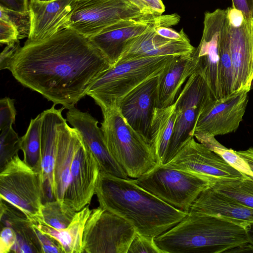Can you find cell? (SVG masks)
Segmentation results:
<instances>
[{
	"instance_id": "cell-11",
	"label": "cell",
	"mask_w": 253,
	"mask_h": 253,
	"mask_svg": "<svg viewBox=\"0 0 253 253\" xmlns=\"http://www.w3.org/2000/svg\"><path fill=\"white\" fill-rule=\"evenodd\" d=\"M180 19V17L177 13L143 15L121 20L104 28L89 39L112 67L119 61L131 40L155 27L174 26L179 23Z\"/></svg>"
},
{
	"instance_id": "cell-2",
	"label": "cell",
	"mask_w": 253,
	"mask_h": 253,
	"mask_svg": "<svg viewBox=\"0 0 253 253\" xmlns=\"http://www.w3.org/2000/svg\"><path fill=\"white\" fill-rule=\"evenodd\" d=\"M100 208L128 222L136 232L155 238L188 214L139 186L136 179L99 171L95 187Z\"/></svg>"
},
{
	"instance_id": "cell-44",
	"label": "cell",
	"mask_w": 253,
	"mask_h": 253,
	"mask_svg": "<svg viewBox=\"0 0 253 253\" xmlns=\"http://www.w3.org/2000/svg\"><path fill=\"white\" fill-rule=\"evenodd\" d=\"M30 0H0V6L19 12L29 10Z\"/></svg>"
},
{
	"instance_id": "cell-46",
	"label": "cell",
	"mask_w": 253,
	"mask_h": 253,
	"mask_svg": "<svg viewBox=\"0 0 253 253\" xmlns=\"http://www.w3.org/2000/svg\"><path fill=\"white\" fill-rule=\"evenodd\" d=\"M246 228L250 243L253 245V222L248 223Z\"/></svg>"
},
{
	"instance_id": "cell-7",
	"label": "cell",
	"mask_w": 253,
	"mask_h": 253,
	"mask_svg": "<svg viewBox=\"0 0 253 253\" xmlns=\"http://www.w3.org/2000/svg\"><path fill=\"white\" fill-rule=\"evenodd\" d=\"M136 183L170 205L188 212L203 191L211 186L207 179L158 165L135 179Z\"/></svg>"
},
{
	"instance_id": "cell-19",
	"label": "cell",
	"mask_w": 253,
	"mask_h": 253,
	"mask_svg": "<svg viewBox=\"0 0 253 253\" xmlns=\"http://www.w3.org/2000/svg\"><path fill=\"white\" fill-rule=\"evenodd\" d=\"M77 0H29L31 31L26 41L35 42L46 39L61 30Z\"/></svg>"
},
{
	"instance_id": "cell-39",
	"label": "cell",
	"mask_w": 253,
	"mask_h": 253,
	"mask_svg": "<svg viewBox=\"0 0 253 253\" xmlns=\"http://www.w3.org/2000/svg\"><path fill=\"white\" fill-rule=\"evenodd\" d=\"M19 40L8 44L0 54V69H8L14 56L20 48Z\"/></svg>"
},
{
	"instance_id": "cell-29",
	"label": "cell",
	"mask_w": 253,
	"mask_h": 253,
	"mask_svg": "<svg viewBox=\"0 0 253 253\" xmlns=\"http://www.w3.org/2000/svg\"><path fill=\"white\" fill-rule=\"evenodd\" d=\"M211 187L215 191L253 209V178L247 175L238 178L222 179Z\"/></svg>"
},
{
	"instance_id": "cell-16",
	"label": "cell",
	"mask_w": 253,
	"mask_h": 253,
	"mask_svg": "<svg viewBox=\"0 0 253 253\" xmlns=\"http://www.w3.org/2000/svg\"><path fill=\"white\" fill-rule=\"evenodd\" d=\"M99 171L95 158L80 134L72 162L64 203L77 211L89 205L95 194Z\"/></svg>"
},
{
	"instance_id": "cell-4",
	"label": "cell",
	"mask_w": 253,
	"mask_h": 253,
	"mask_svg": "<svg viewBox=\"0 0 253 253\" xmlns=\"http://www.w3.org/2000/svg\"><path fill=\"white\" fill-rule=\"evenodd\" d=\"M102 113L100 127L107 149L129 177L137 178L160 165L151 145L128 125L118 107Z\"/></svg>"
},
{
	"instance_id": "cell-38",
	"label": "cell",
	"mask_w": 253,
	"mask_h": 253,
	"mask_svg": "<svg viewBox=\"0 0 253 253\" xmlns=\"http://www.w3.org/2000/svg\"><path fill=\"white\" fill-rule=\"evenodd\" d=\"M40 243L42 253H62L63 250L59 243L54 239L43 233L33 226Z\"/></svg>"
},
{
	"instance_id": "cell-15",
	"label": "cell",
	"mask_w": 253,
	"mask_h": 253,
	"mask_svg": "<svg viewBox=\"0 0 253 253\" xmlns=\"http://www.w3.org/2000/svg\"><path fill=\"white\" fill-rule=\"evenodd\" d=\"M248 92L245 89L235 91L226 97L209 101L201 111L192 134L196 131H204L215 136L236 131L246 111Z\"/></svg>"
},
{
	"instance_id": "cell-33",
	"label": "cell",
	"mask_w": 253,
	"mask_h": 253,
	"mask_svg": "<svg viewBox=\"0 0 253 253\" xmlns=\"http://www.w3.org/2000/svg\"><path fill=\"white\" fill-rule=\"evenodd\" d=\"M21 137L12 126L1 130L0 134V170L21 150Z\"/></svg>"
},
{
	"instance_id": "cell-10",
	"label": "cell",
	"mask_w": 253,
	"mask_h": 253,
	"mask_svg": "<svg viewBox=\"0 0 253 253\" xmlns=\"http://www.w3.org/2000/svg\"><path fill=\"white\" fill-rule=\"evenodd\" d=\"M212 99L214 98L204 78L196 73L191 75L174 102L176 119L164 165L172 159L194 136L192 133L198 117L204 106Z\"/></svg>"
},
{
	"instance_id": "cell-22",
	"label": "cell",
	"mask_w": 253,
	"mask_h": 253,
	"mask_svg": "<svg viewBox=\"0 0 253 253\" xmlns=\"http://www.w3.org/2000/svg\"><path fill=\"white\" fill-rule=\"evenodd\" d=\"M195 70L196 63L192 54L174 56L158 76L157 107L172 105L184 83Z\"/></svg>"
},
{
	"instance_id": "cell-49",
	"label": "cell",
	"mask_w": 253,
	"mask_h": 253,
	"mask_svg": "<svg viewBox=\"0 0 253 253\" xmlns=\"http://www.w3.org/2000/svg\"><path fill=\"white\" fill-rule=\"evenodd\" d=\"M252 88H253V81L252 84Z\"/></svg>"
},
{
	"instance_id": "cell-1",
	"label": "cell",
	"mask_w": 253,
	"mask_h": 253,
	"mask_svg": "<svg viewBox=\"0 0 253 253\" xmlns=\"http://www.w3.org/2000/svg\"><path fill=\"white\" fill-rule=\"evenodd\" d=\"M110 67L89 38L65 28L44 40L25 42L8 70L23 86L69 110Z\"/></svg>"
},
{
	"instance_id": "cell-27",
	"label": "cell",
	"mask_w": 253,
	"mask_h": 253,
	"mask_svg": "<svg viewBox=\"0 0 253 253\" xmlns=\"http://www.w3.org/2000/svg\"><path fill=\"white\" fill-rule=\"evenodd\" d=\"M176 119V105L154 109L150 126V144L159 164L164 165Z\"/></svg>"
},
{
	"instance_id": "cell-24",
	"label": "cell",
	"mask_w": 253,
	"mask_h": 253,
	"mask_svg": "<svg viewBox=\"0 0 253 253\" xmlns=\"http://www.w3.org/2000/svg\"><path fill=\"white\" fill-rule=\"evenodd\" d=\"M188 212L221 216L248 223L253 222V209L223 195L211 186L200 194Z\"/></svg>"
},
{
	"instance_id": "cell-32",
	"label": "cell",
	"mask_w": 253,
	"mask_h": 253,
	"mask_svg": "<svg viewBox=\"0 0 253 253\" xmlns=\"http://www.w3.org/2000/svg\"><path fill=\"white\" fill-rule=\"evenodd\" d=\"M42 211L43 224L57 230L67 227L77 212L65 203L55 199L43 203Z\"/></svg>"
},
{
	"instance_id": "cell-3",
	"label": "cell",
	"mask_w": 253,
	"mask_h": 253,
	"mask_svg": "<svg viewBox=\"0 0 253 253\" xmlns=\"http://www.w3.org/2000/svg\"><path fill=\"white\" fill-rule=\"evenodd\" d=\"M247 224L188 212L175 226L155 237L154 241L163 253H231L250 243Z\"/></svg>"
},
{
	"instance_id": "cell-36",
	"label": "cell",
	"mask_w": 253,
	"mask_h": 253,
	"mask_svg": "<svg viewBox=\"0 0 253 253\" xmlns=\"http://www.w3.org/2000/svg\"><path fill=\"white\" fill-rule=\"evenodd\" d=\"M15 101L8 97L0 100V129L12 126L15 122Z\"/></svg>"
},
{
	"instance_id": "cell-26",
	"label": "cell",
	"mask_w": 253,
	"mask_h": 253,
	"mask_svg": "<svg viewBox=\"0 0 253 253\" xmlns=\"http://www.w3.org/2000/svg\"><path fill=\"white\" fill-rule=\"evenodd\" d=\"M91 210L89 205L77 211L70 224L57 230L47 225L33 223L38 230L56 240L64 253H83V235L85 224Z\"/></svg>"
},
{
	"instance_id": "cell-17",
	"label": "cell",
	"mask_w": 253,
	"mask_h": 253,
	"mask_svg": "<svg viewBox=\"0 0 253 253\" xmlns=\"http://www.w3.org/2000/svg\"><path fill=\"white\" fill-rule=\"evenodd\" d=\"M158 76L137 86L118 106L126 122L150 144L151 122L154 109L157 107Z\"/></svg>"
},
{
	"instance_id": "cell-13",
	"label": "cell",
	"mask_w": 253,
	"mask_h": 253,
	"mask_svg": "<svg viewBox=\"0 0 253 253\" xmlns=\"http://www.w3.org/2000/svg\"><path fill=\"white\" fill-rule=\"evenodd\" d=\"M165 165L204 177L211 185L219 179L238 178L245 175L232 168L217 154L196 142L194 136Z\"/></svg>"
},
{
	"instance_id": "cell-42",
	"label": "cell",
	"mask_w": 253,
	"mask_h": 253,
	"mask_svg": "<svg viewBox=\"0 0 253 253\" xmlns=\"http://www.w3.org/2000/svg\"><path fill=\"white\" fill-rule=\"evenodd\" d=\"M156 33L159 36L172 41H190L188 37L182 29L178 32L169 27L158 26L155 28Z\"/></svg>"
},
{
	"instance_id": "cell-12",
	"label": "cell",
	"mask_w": 253,
	"mask_h": 253,
	"mask_svg": "<svg viewBox=\"0 0 253 253\" xmlns=\"http://www.w3.org/2000/svg\"><path fill=\"white\" fill-rule=\"evenodd\" d=\"M229 48L233 70L232 92L250 91L253 81V21L248 20L236 8L226 9Z\"/></svg>"
},
{
	"instance_id": "cell-45",
	"label": "cell",
	"mask_w": 253,
	"mask_h": 253,
	"mask_svg": "<svg viewBox=\"0 0 253 253\" xmlns=\"http://www.w3.org/2000/svg\"><path fill=\"white\" fill-rule=\"evenodd\" d=\"M236 153L248 163L253 172V147L245 150L236 151Z\"/></svg>"
},
{
	"instance_id": "cell-18",
	"label": "cell",
	"mask_w": 253,
	"mask_h": 253,
	"mask_svg": "<svg viewBox=\"0 0 253 253\" xmlns=\"http://www.w3.org/2000/svg\"><path fill=\"white\" fill-rule=\"evenodd\" d=\"M66 115L67 121L79 132L94 155L100 171L120 177H129L110 154L102 129L95 118L75 107L69 109Z\"/></svg>"
},
{
	"instance_id": "cell-23",
	"label": "cell",
	"mask_w": 253,
	"mask_h": 253,
	"mask_svg": "<svg viewBox=\"0 0 253 253\" xmlns=\"http://www.w3.org/2000/svg\"><path fill=\"white\" fill-rule=\"evenodd\" d=\"M79 132L67 124L66 119L62 121L60 127L56 156L54 167L53 198L61 203L68 187L70 169L77 142Z\"/></svg>"
},
{
	"instance_id": "cell-28",
	"label": "cell",
	"mask_w": 253,
	"mask_h": 253,
	"mask_svg": "<svg viewBox=\"0 0 253 253\" xmlns=\"http://www.w3.org/2000/svg\"><path fill=\"white\" fill-rule=\"evenodd\" d=\"M42 113L30 121L25 134L21 137L24 162L39 173L41 171Z\"/></svg>"
},
{
	"instance_id": "cell-34",
	"label": "cell",
	"mask_w": 253,
	"mask_h": 253,
	"mask_svg": "<svg viewBox=\"0 0 253 253\" xmlns=\"http://www.w3.org/2000/svg\"><path fill=\"white\" fill-rule=\"evenodd\" d=\"M0 20L11 23L17 30L18 39L28 38L31 31V15L30 11L19 12L0 6Z\"/></svg>"
},
{
	"instance_id": "cell-6",
	"label": "cell",
	"mask_w": 253,
	"mask_h": 253,
	"mask_svg": "<svg viewBox=\"0 0 253 253\" xmlns=\"http://www.w3.org/2000/svg\"><path fill=\"white\" fill-rule=\"evenodd\" d=\"M0 199L23 212L33 223L43 224L42 207L44 197L40 173L18 154L0 169Z\"/></svg>"
},
{
	"instance_id": "cell-30",
	"label": "cell",
	"mask_w": 253,
	"mask_h": 253,
	"mask_svg": "<svg viewBox=\"0 0 253 253\" xmlns=\"http://www.w3.org/2000/svg\"><path fill=\"white\" fill-rule=\"evenodd\" d=\"M218 83L220 98L226 97L232 93L233 70L229 48L228 23L226 16L221 30L219 41Z\"/></svg>"
},
{
	"instance_id": "cell-48",
	"label": "cell",
	"mask_w": 253,
	"mask_h": 253,
	"mask_svg": "<svg viewBox=\"0 0 253 253\" xmlns=\"http://www.w3.org/2000/svg\"><path fill=\"white\" fill-rule=\"evenodd\" d=\"M252 38H253V29H252Z\"/></svg>"
},
{
	"instance_id": "cell-41",
	"label": "cell",
	"mask_w": 253,
	"mask_h": 253,
	"mask_svg": "<svg viewBox=\"0 0 253 253\" xmlns=\"http://www.w3.org/2000/svg\"><path fill=\"white\" fill-rule=\"evenodd\" d=\"M18 34L16 28L9 22L0 20V42L8 44L18 40Z\"/></svg>"
},
{
	"instance_id": "cell-9",
	"label": "cell",
	"mask_w": 253,
	"mask_h": 253,
	"mask_svg": "<svg viewBox=\"0 0 253 253\" xmlns=\"http://www.w3.org/2000/svg\"><path fill=\"white\" fill-rule=\"evenodd\" d=\"M145 15L129 0H77L61 28L89 38L121 20Z\"/></svg>"
},
{
	"instance_id": "cell-37",
	"label": "cell",
	"mask_w": 253,
	"mask_h": 253,
	"mask_svg": "<svg viewBox=\"0 0 253 253\" xmlns=\"http://www.w3.org/2000/svg\"><path fill=\"white\" fill-rule=\"evenodd\" d=\"M144 14L161 15L165 11L162 0H129Z\"/></svg>"
},
{
	"instance_id": "cell-21",
	"label": "cell",
	"mask_w": 253,
	"mask_h": 253,
	"mask_svg": "<svg viewBox=\"0 0 253 253\" xmlns=\"http://www.w3.org/2000/svg\"><path fill=\"white\" fill-rule=\"evenodd\" d=\"M155 27L128 42L118 61L135 58L193 53L195 47L190 41H177L165 39L156 33Z\"/></svg>"
},
{
	"instance_id": "cell-40",
	"label": "cell",
	"mask_w": 253,
	"mask_h": 253,
	"mask_svg": "<svg viewBox=\"0 0 253 253\" xmlns=\"http://www.w3.org/2000/svg\"><path fill=\"white\" fill-rule=\"evenodd\" d=\"M16 240V235L13 229L9 226H3L0 232V253L11 252Z\"/></svg>"
},
{
	"instance_id": "cell-43",
	"label": "cell",
	"mask_w": 253,
	"mask_h": 253,
	"mask_svg": "<svg viewBox=\"0 0 253 253\" xmlns=\"http://www.w3.org/2000/svg\"><path fill=\"white\" fill-rule=\"evenodd\" d=\"M232 7L240 10L247 19L253 21V0H232Z\"/></svg>"
},
{
	"instance_id": "cell-47",
	"label": "cell",
	"mask_w": 253,
	"mask_h": 253,
	"mask_svg": "<svg viewBox=\"0 0 253 253\" xmlns=\"http://www.w3.org/2000/svg\"><path fill=\"white\" fill-rule=\"evenodd\" d=\"M38 0L40 1H42V2H47V1H52V0Z\"/></svg>"
},
{
	"instance_id": "cell-8",
	"label": "cell",
	"mask_w": 253,
	"mask_h": 253,
	"mask_svg": "<svg viewBox=\"0 0 253 253\" xmlns=\"http://www.w3.org/2000/svg\"><path fill=\"white\" fill-rule=\"evenodd\" d=\"M137 232L126 220L100 207L91 210L83 235V253H127Z\"/></svg>"
},
{
	"instance_id": "cell-20",
	"label": "cell",
	"mask_w": 253,
	"mask_h": 253,
	"mask_svg": "<svg viewBox=\"0 0 253 253\" xmlns=\"http://www.w3.org/2000/svg\"><path fill=\"white\" fill-rule=\"evenodd\" d=\"M53 104L42 113L41 171L43 186L48 189L50 197H53L54 167L57 153L60 125L64 119L62 112L64 107L56 109Z\"/></svg>"
},
{
	"instance_id": "cell-35",
	"label": "cell",
	"mask_w": 253,
	"mask_h": 253,
	"mask_svg": "<svg viewBox=\"0 0 253 253\" xmlns=\"http://www.w3.org/2000/svg\"><path fill=\"white\" fill-rule=\"evenodd\" d=\"M127 253H163L157 247L154 238L148 237L137 232L134 237Z\"/></svg>"
},
{
	"instance_id": "cell-14",
	"label": "cell",
	"mask_w": 253,
	"mask_h": 253,
	"mask_svg": "<svg viewBox=\"0 0 253 253\" xmlns=\"http://www.w3.org/2000/svg\"><path fill=\"white\" fill-rule=\"evenodd\" d=\"M226 16V9L220 8L205 13L202 37L199 45L192 53L196 63L195 73L204 78L215 99L220 98L219 41Z\"/></svg>"
},
{
	"instance_id": "cell-31",
	"label": "cell",
	"mask_w": 253,
	"mask_h": 253,
	"mask_svg": "<svg viewBox=\"0 0 253 253\" xmlns=\"http://www.w3.org/2000/svg\"><path fill=\"white\" fill-rule=\"evenodd\" d=\"M194 136L200 143L219 155L232 168L241 173L253 178V172L249 165L236 151L225 147L215 138L214 136L207 132L195 131Z\"/></svg>"
},
{
	"instance_id": "cell-25",
	"label": "cell",
	"mask_w": 253,
	"mask_h": 253,
	"mask_svg": "<svg viewBox=\"0 0 253 253\" xmlns=\"http://www.w3.org/2000/svg\"><path fill=\"white\" fill-rule=\"evenodd\" d=\"M1 225L13 229L16 242L11 252L16 253H42L37 235L31 222L18 209L6 206L0 210Z\"/></svg>"
},
{
	"instance_id": "cell-5",
	"label": "cell",
	"mask_w": 253,
	"mask_h": 253,
	"mask_svg": "<svg viewBox=\"0 0 253 253\" xmlns=\"http://www.w3.org/2000/svg\"><path fill=\"white\" fill-rule=\"evenodd\" d=\"M174 56L140 57L118 61L93 82L86 95L94 100L101 111L118 107L121 100L137 86L159 75Z\"/></svg>"
}]
</instances>
